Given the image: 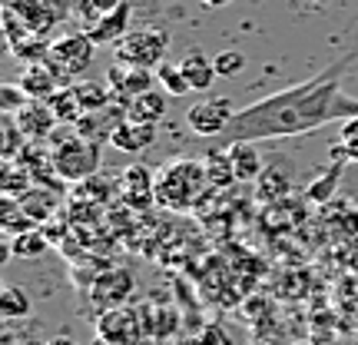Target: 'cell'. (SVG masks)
Segmentation results:
<instances>
[{
    "label": "cell",
    "mask_w": 358,
    "mask_h": 345,
    "mask_svg": "<svg viewBox=\"0 0 358 345\" xmlns=\"http://www.w3.org/2000/svg\"><path fill=\"white\" fill-rule=\"evenodd\" d=\"M27 103H30V97H27V90L20 87V83H3V87H0V110H3V113L17 116Z\"/></svg>",
    "instance_id": "cell-33"
},
{
    "label": "cell",
    "mask_w": 358,
    "mask_h": 345,
    "mask_svg": "<svg viewBox=\"0 0 358 345\" xmlns=\"http://www.w3.org/2000/svg\"><path fill=\"white\" fill-rule=\"evenodd\" d=\"M166 50H169V34L159 30V27H136V30H129L127 37H120L113 43V53L120 64L146 66V70H156L163 64Z\"/></svg>",
    "instance_id": "cell-5"
},
{
    "label": "cell",
    "mask_w": 358,
    "mask_h": 345,
    "mask_svg": "<svg viewBox=\"0 0 358 345\" xmlns=\"http://www.w3.org/2000/svg\"><path fill=\"white\" fill-rule=\"evenodd\" d=\"M179 66H182V73H186V80H189V87L196 90V93H206V90H213V83L219 80L216 73V64L206 57L199 47H192L182 60H179Z\"/></svg>",
    "instance_id": "cell-18"
},
{
    "label": "cell",
    "mask_w": 358,
    "mask_h": 345,
    "mask_svg": "<svg viewBox=\"0 0 358 345\" xmlns=\"http://www.w3.org/2000/svg\"><path fill=\"white\" fill-rule=\"evenodd\" d=\"M229 156H232V169H236V183H256V179L266 173V167H268L252 140L229 143Z\"/></svg>",
    "instance_id": "cell-17"
},
{
    "label": "cell",
    "mask_w": 358,
    "mask_h": 345,
    "mask_svg": "<svg viewBox=\"0 0 358 345\" xmlns=\"http://www.w3.org/2000/svg\"><path fill=\"white\" fill-rule=\"evenodd\" d=\"M129 13H133V7H129V0H123L116 10H110V13H103L100 20L93 27H87V37L100 47V43H116L120 37H127L129 30Z\"/></svg>",
    "instance_id": "cell-14"
},
{
    "label": "cell",
    "mask_w": 358,
    "mask_h": 345,
    "mask_svg": "<svg viewBox=\"0 0 358 345\" xmlns=\"http://www.w3.org/2000/svg\"><path fill=\"white\" fill-rule=\"evenodd\" d=\"M338 179H342V160H338V163H332V167H329V173H325L322 179H312V183H308L306 199H308V203H329V199L335 196Z\"/></svg>",
    "instance_id": "cell-28"
},
{
    "label": "cell",
    "mask_w": 358,
    "mask_h": 345,
    "mask_svg": "<svg viewBox=\"0 0 358 345\" xmlns=\"http://www.w3.org/2000/svg\"><path fill=\"white\" fill-rule=\"evenodd\" d=\"M0 209H3V216H0V223H3V230H7V236H20V232L34 230V219L27 216V209L20 206V199H17V196H3V203H0Z\"/></svg>",
    "instance_id": "cell-27"
},
{
    "label": "cell",
    "mask_w": 358,
    "mask_h": 345,
    "mask_svg": "<svg viewBox=\"0 0 358 345\" xmlns=\"http://www.w3.org/2000/svg\"><path fill=\"white\" fill-rule=\"evenodd\" d=\"M292 173L295 169L285 163V160H275V163H268L266 173L256 179L259 183V199H266V203H275V199H282L285 192H289V186H292Z\"/></svg>",
    "instance_id": "cell-19"
},
{
    "label": "cell",
    "mask_w": 358,
    "mask_h": 345,
    "mask_svg": "<svg viewBox=\"0 0 358 345\" xmlns=\"http://www.w3.org/2000/svg\"><path fill=\"white\" fill-rule=\"evenodd\" d=\"M50 153H53V173L64 183H83V179L96 176V169H100V143L87 140L80 133H57V136H50Z\"/></svg>",
    "instance_id": "cell-3"
},
{
    "label": "cell",
    "mask_w": 358,
    "mask_h": 345,
    "mask_svg": "<svg viewBox=\"0 0 358 345\" xmlns=\"http://www.w3.org/2000/svg\"><path fill=\"white\" fill-rule=\"evenodd\" d=\"M342 146H345V156L358 163V116L342 123Z\"/></svg>",
    "instance_id": "cell-34"
},
{
    "label": "cell",
    "mask_w": 358,
    "mask_h": 345,
    "mask_svg": "<svg viewBox=\"0 0 358 345\" xmlns=\"http://www.w3.org/2000/svg\"><path fill=\"white\" fill-rule=\"evenodd\" d=\"M206 186H209L206 163L176 160V163H166L156 173V203L173 209V213H182V209H189L199 199V192Z\"/></svg>",
    "instance_id": "cell-2"
},
{
    "label": "cell",
    "mask_w": 358,
    "mask_h": 345,
    "mask_svg": "<svg viewBox=\"0 0 358 345\" xmlns=\"http://www.w3.org/2000/svg\"><path fill=\"white\" fill-rule=\"evenodd\" d=\"M120 186H123V199L133 209H150L156 203V173H150L143 163H129L120 176Z\"/></svg>",
    "instance_id": "cell-10"
},
{
    "label": "cell",
    "mask_w": 358,
    "mask_h": 345,
    "mask_svg": "<svg viewBox=\"0 0 358 345\" xmlns=\"http://www.w3.org/2000/svg\"><path fill=\"white\" fill-rule=\"evenodd\" d=\"M169 110V93L166 90H146L140 97H133L127 103V120L133 123H146V127H156Z\"/></svg>",
    "instance_id": "cell-16"
},
{
    "label": "cell",
    "mask_w": 358,
    "mask_h": 345,
    "mask_svg": "<svg viewBox=\"0 0 358 345\" xmlns=\"http://www.w3.org/2000/svg\"><path fill=\"white\" fill-rule=\"evenodd\" d=\"M106 80H110V90H113V100L127 106L133 97H140L146 90H153L156 83V70H146V66H129L116 60L110 70H106Z\"/></svg>",
    "instance_id": "cell-9"
},
{
    "label": "cell",
    "mask_w": 358,
    "mask_h": 345,
    "mask_svg": "<svg viewBox=\"0 0 358 345\" xmlns=\"http://www.w3.org/2000/svg\"><path fill=\"white\" fill-rule=\"evenodd\" d=\"M17 123H20V129L27 133V140L30 143H43L53 136V127H57V116H53L50 103L47 100H30L17 113Z\"/></svg>",
    "instance_id": "cell-13"
},
{
    "label": "cell",
    "mask_w": 358,
    "mask_h": 345,
    "mask_svg": "<svg viewBox=\"0 0 358 345\" xmlns=\"http://www.w3.org/2000/svg\"><path fill=\"white\" fill-rule=\"evenodd\" d=\"M206 176H209V186H219V190L236 183V169H232L229 150H213V153H206Z\"/></svg>",
    "instance_id": "cell-25"
},
{
    "label": "cell",
    "mask_w": 358,
    "mask_h": 345,
    "mask_svg": "<svg viewBox=\"0 0 358 345\" xmlns=\"http://www.w3.org/2000/svg\"><path fill=\"white\" fill-rule=\"evenodd\" d=\"M127 120V106L123 103H110V106H103V110H90V113H83L73 123V129H77L80 136H87V140H110L113 136V129L120 127Z\"/></svg>",
    "instance_id": "cell-11"
},
{
    "label": "cell",
    "mask_w": 358,
    "mask_h": 345,
    "mask_svg": "<svg viewBox=\"0 0 358 345\" xmlns=\"http://www.w3.org/2000/svg\"><path fill=\"white\" fill-rule=\"evenodd\" d=\"M236 113H239V110H236L232 100H226V97L199 100L186 110V127H189L196 136H219V133L229 129V123L236 120Z\"/></svg>",
    "instance_id": "cell-7"
},
{
    "label": "cell",
    "mask_w": 358,
    "mask_h": 345,
    "mask_svg": "<svg viewBox=\"0 0 358 345\" xmlns=\"http://www.w3.org/2000/svg\"><path fill=\"white\" fill-rule=\"evenodd\" d=\"M358 60V53L338 57L312 80L299 87H285L266 100L252 103L236 113L229 123V143L236 140H282V136H302L329 123H348L358 116V100L342 90L345 70Z\"/></svg>",
    "instance_id": "cell-1"
},
{
    "label": "cell",
    "mask_w": 358,
    "mask_h": 345,
    "mask_svg": "<svg viewBox=\"0 0 358 345\" xmlns=\"http://www.w3.org/2000/svg\"><path fill=\"white\" fill-rule=\"evenodd\" d=\"M156 80H159V87L166 90L169 97H186L189 93V80H186V73H182V66L179 64H169V60H163V64L156 66Z\"/></svg>",
    "instance_id": "cell-29"
},
{
    "label": "cell",
    "mask_w": 358,
    "mask_h": 345,
    "mask_svg": "<svg viewBox=\"0 0 358 345\" xmlns=\"http://www.w3.org/2000/svg\"><path fill=\"white\" fill-rule=\"evenodd\" d=\"M289 345H315V342H308V339H299V342H289Z\"/></svg>",
    "instance_id": "cell-41"
},
{
    "label": "cell",
    "mask_w": 358,
    "mask_h": 345,
    "mask_svg": "<svg viewBox=\"0 0 358 345\" xmlns=\"http://www.w3.org/2000/svg\"><path fill=\"white\" fill-rule=\"evenodd\" d=\"M93 53H96V43L87 37V30L83 34H64L50 43V53H47L43 64L57 73L60 87H73L80 73H87L93 66Z\"/></svg>",
    "instance_id": "cell-4"
},
{
    "label": "cell",
    "mask_w": 358,
    "mask_h": 345,
    "mask_svg": "<svg viewBox=\"0 0 358 345\" xmlns=\"http://www.w3.org/2000/svg\"><path fill=\"white\" fill-rule=\"evenodd\" d=\"M80 186H83L80 192H83V196H93V199H106V196H110V183H103V179H96V176L83 179Z\"/></svg>",
    "instance_id": "cell-36"
},
{
    "label": "cell",
    "mask_w": 358,
    "mask_h": 345,
    "mask_svg": "<svg viewBox=\"0 0 358 345\" xmlns=\"http://www.w3.org/2000/svg\"><path fill=\"white\" fill-rule=\"evenodd\" d=\"M3 7L20 13L30 30L37 34H50V27L64 24L73 13V0H3Z\"/></svg>",
    "instance_id": "cell-8"
},
{
    "label": "cell",
    "mask_w": 358,
    "mask_h": 345,
    "mask_svg": "<svg viewBox=\"0 0 358 345\" xmlns=\"http://www.w3.org/2000/svg\"><path fill=\"white\" fill-rule=\"evenodd\" d=\"M96 335L100 339H110L116 345H143L146 342V322H143L140 309L129 306H116L100 312L96 319Z\"/></svg>",
    "instance_id": "cell-6"
},
{
    "label": "cell",
    "mask_w": 358,
    "mask_h": 345,
    "mask_svg": "<svg viewBox=\"0 0 358 345\" xmlns=\"http://www.w3.org/2000/svg\"><path fill=\"white\" fill-rule=\"evenodd\" d=\"M153 143H156V127L133 123V120H123V123L113 129V136H110V146H113L116 153H129V156L150 150Z\"/></svg>",
    "instance_id": "cell-15"
},
{
    "label": "cell",
    "mask_w": 358,
    "mask_h": 345,
    "mask_svg": "<svg viewBox=\"0 0 358 345\" xmlns=\"http://www.w3.org/2000/svg\"><path fill=\"white\" fill-rule=\"evenodd\" d=\"M37 186V179H34V173L30 169H24L20 163H3V179H0V190H3V196H27V192Z\"/></svg>",
    "instance_id": "cell-24"
},
{
    "label": "cell",
    "mask_w": 358,
    "mask_h": 345,
    "mask_svg": "<svg viewBox=\"0 0 358 345\" xmlns=\"http://www.w3.org/2000/svg\"><path fill=\"white\" fill-rule=\"evenodd\" d=\"M20 206L27 209V216L34 223H47V219L57 213V196H53V186H34V190L20 196Z\"/></svg>",
    "instance_id": "cell-22"
},
{
    "label": "cell",
    "mask_w": 358,
    "mask_h": 345,
    "mask_svg": "<svg viewBox=\"0 0 358 345\" xmlns=\"http://www.w3.org/2000/svg\"><path fill=\"white\" fill-rule=\"evenodd\" d=\"M77 87V97L80 103H83V113H90V110H103V106H110L113 100V90H110V83H93V80H80V83H73Z\"/></svg>",
    "instance_id": "cell-26"
},
{
    "label": "cell",
    "mask_w": 358,
    "mask_h": 345,
    "mask_svg": "<svg viewBox=\"0 0 358 345\" xmlns=\"http://www.w3.org/2000/svg\"><path fill=\"white\" fill-rule=\"evenodd\" d=\"M30 295L24 289H17V286H7L3 293H0V316L3 319H24L30 316Z\"/></svg>",
    "instance_id": "cell-30"
},
{
    "label": "cell",
    "mask_w": 358,
    "mask_h": 345,
    "mask_svg": "<svg viewBox=\"0 0 358 345\" xmlns=\"http://www.w3.org/2000/svg\"><path fill=\"white\" fill-rule=\"evenodd\" d=\"M133 286H136L133 272H127V269H106V276H100V279L93 282V302L100 306V312L127 306Z\"/></svg>",
    "instance_id": "cell-12"
},
{
    "label": "cell",
    "mask_w": 358,
    "mask_h": 345,
    "mask_svg": "<svg viewBox=\"0 0 358 345\" xmlns=\"http://www.w3.org/2000/svg\"><path fill=\"white\" fill-rule=\"evenodd\" d=\"M20 87L27 90L30 100H50L60 90V80L47 64H27V70L20 73Z\"/></svg>",
    "instance_id": "cell-20"
},
{
    "label": "cell",
    "mask_w": 358,
    "mask_h": 345,
    "mask_svg": "<svg viewBox=\"0 0 358 345\" xmlns=\"http://www.w3.org/2000/svg\"><path fill=\"white\" fill-rule=\"evenodd\" d=\"M50 249V236L40 230H27L20 236H10V256L17 259H40Z\"/></svg>",
    "instance_id": "cell-23"
},
{
    "label": "cell",
    "mask_w": 358,
    "mask_h": 345,
    "mask_svg": "<svg viewBox=\"0 0 358 345\" xmlns=\"http://www.w3.org/2000/svg\"><path fill=\"white\" fill-rule=\"evenodd\" d=\"M27 133L20 129V123H17V116H10V113H3V160H17V156L24 153V146H27Z\"/></svg>",
    "instance_id": "cell-31"
},
{
    "label": "cell",
    "mask_w": 358,
    "mask_h": 345,
    "mask_svg": "<svg viewBox=\"0 0 358 345\" xmlns=\"http://www.w3.org/2000/svg\"><path fill=\"white\" fill-rule=\"evenodd\" d=\"M199 345H232V335L222 329V325H206L203 335H199Z\"/></svg>",
    "instance_id": "cell-35"
},
{
    "label": "cell",
    "mask_w": 358,
    "mask_h": 345,
    "mask_svg": "<svg viewBox=\"0 0 358 345\" xmlns=\"http://www.w3.org/2000/svg\"><path fill=\"white\" fill-rule=\"evenodd\" d=\"M93 345H116V342H110V339H100V335H96V342Z\"/></svg>",
    "instance_id": "cell-40"
},
{
    "label": "cell",
    "mask_w": 358,
    "mask_h": 345,
    "mask_svg": "<svg viewBox=\"0 0 358 345\" xmlns=\"http://www.w3.org/2000/svg\"><path fill=\"white\" fill-rule=\"evenodd\" d=\"M120 3H123V0H90V7L100 13V17H103V13H110V10H116Z\"/></svg>",
    "instance_id": "cell-37"
},
{
    "label": "cell",
    "mask_w": 358,
    "mask_h": 345,
    "mask_svg": "<svg viewBox=\"0 0 358 345\" xmlns=\"http://www.w3.org/2000/svg\"><path fill=\"white\" fill-rule=\"evenodd\" d=\"M43 345H77L70 335H57V339H50V342H43Z\"/></svg>",
    "instance_id": "cell-39"
},
{
    "label": "cell",
    "mask_w": 358,
    "mask_h": 345,
    "mask_svg": "<svg viewBox=\"0 0 358 345\" xmlns=\"http://www.w3.org/2000/svg\"><path fill=\"white\" fill-rule=\"evenodd\" d=\"M232 0H203V7H209V10H219V7H229Z\"/></svg>",
    "instance_id": "cell-38"
},
{
    "label": "cell",
    "mask_w": 358,
    "mask_h": 345,
    "mask_svg": "<svg viewBox=\"0 0 358 345\" xmlns=\"http://www.w3.org/2000/svg\"><path fill=\"white\" fill-rule=\"evenodd\" d=\"M47 103H50L57 123H64V127H73L80 116H83V103L77 97V87H60Z\"/></svg>",
    "instance_id": "cell-21"
},
{
    "label": "cell",
    "mask_w": 358,
    "mask_h": 345,
    "mask_svg": "<svg viewBox=\"0 0 358 345\" xmlns=\"http://www.w3.org/2000/svg\"><path fill=\"white\" fill-rule=\"evenodd\" d=\"M213 64H216L219 80L239 77V73L245 70V53H239V50H219L216 57H213Z\"/></svg>",
    "instance_id": "cell-32"
}]
</instances>
